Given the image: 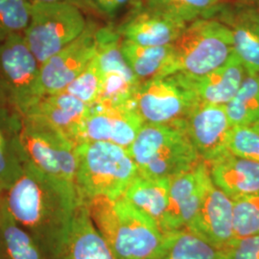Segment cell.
<instances>
[{"mask_svg": "<svg viewBox=\"0 0 259 259\" xmlns=\"http://www.w3.org/2000/svg\"><path fill=\"white\" fill-rule=\"evenodd\" d=\"M90 106L69 93L44 95L24 116L44 121L77 146Z\"/></svg>", "mask_w": 259, "mask_h": 259, "instance_id": "17", "label": "cell"}, {"mask_svg": "<svg viewBox=\"0 0 259 259\" xmlns=\"http://www.w3.org/2000/svg\"><path fill=\"white\" fill-rule=\"evenodd\" d=\"M207 163L201 160L194 169L169 181L168 233L188 230L194 222L201 201L203 175Z\"/></svg>", "mask_w": 259, "mask_h": 259, "instance_id": "19", "label": "cell"}, {"mask_svg": "<svg viewBox=\"0 0 259 259\" xmlns=\"http://www.w3.org/2000/svg\"><path fill=\"white\" fill-rule=\"evenodd\" d=\"M255 7H256V8H257V10H258L259 11V3H257V4L255 5Z\"/></svg>", "mask_w": 259, "mask_h": 259, "instance_id": "38", "label": "cell"}, {"mask_svg": "<svg viewBox=\"0 0 259 259\" xmlns=\"http://www.w3.org/2000/svg\"><path fill=\"white\" fill-rule=\"evenodd\" d=\"M246 75L244 65L234 53L225 65L202 77L184 76L199 103L226 106L238 92Z\"/></svg>", "mask_w": 259, "mask_h": 259, "instance_id": "20", "label": "cell"}, {"mask_svg": "<svg viewBox=\"0 0 259 259\" xmlns=\"http://www.w3.org/2000/svg\"><path fill=\"white\" fill-rule=\"evenodd\" d=\"M235 239L259 235V192L233 201Z\"/></svg>", "mask_w": 259, "mask_h": 259, "instance_id": "30", "label": "cell"}, {"mask_svg": "<svg viewBox=\"0 0 259 259\" xmlns=\"http://www.w3.org/2000/svg\"><path fill=\"white\" fill-rule=\"evenodd\" d=\"M83 11L63 2L32 1L23 36L39 65L79 37L87 27Z\"/></svg>", "mask_w": 259, "mask_h": 259, "instance_id": "7", "label": "cell"}, {"mask_svg": "<svg viewBox=\"0 0 259 259\" xmlns=\"http://www.w3.org/2000/svg\"><path fill=\"white\" fill-rule=\"evenodd\" d=\"M121 50L140 82L176 73L174 45L142 47L122 38Z\"/></svg>", "mask_w": 259, "mask_h": 259, "instance_id": "23", "label": "cell"}, {"mask_svg": "<svg viewBox=\"0 0 259 259\" xmlns=\"http://www.w3.org/2000/svg\"><path fill=\"white\" fill-rule=\"evenodd\" d=\"M47 259H115L94 226L89 207L80 203L65 239Z\"/></svg>", "mask_w": 259, "mask_h": 259, "instance_id": "18", "label": "cell"}, {"mask_svg": "<svg viewBox=\"0 0 259 259\" xmlns=\"http://www.w3.org/2000/svg\"><path fill=\"white\" fill-rule=\"evenodd\" d=\"M98 27L89 21L83 33L40 65L39 85L42 96L63 93L96 54Z\"/></svg>", "mask_w": 259, "mask_h": 259, "instance_id": "11", "label": "cell"}, {"mask_svg": "<svg viewBox=\"0 0 259 259\" xmlns=\"http://www.w3.org/2000/svg\"><path fill=\"white\" fill-rule=\"evenodd\" d=\"M227 147L232 155L259 163V122L232 127Z\"/></svg>", "mask_w": 259, "mask_h": 259, "instance_id": "32", "label": "cell"}, {"mask_svg": "<svg viewBox=\"0 0 259 259\" xmlns=\"http://www.w3.org/2000/svg\"><path fill=\"white\" fill-rule=\"evenodd\" d=\"M32 1H41V2H63L74 5L82 11L95 12L98 13L96 7L94 6L92 0H32ZM99 14V13H98Z\"/></svg>", "mask_w": 259, "mask_h": 259, "instance_id": "35", "label": "cell"}, {"mask_svg": "<svg viewBox=\"0 0 259 259\" xmlns=\"http://www.w3.org/2000/svg\"><path fill=\"white\" fill-rule=\"evenodd\" d=\"M40 65L23 34H14L0 44V107L24 116L42 97Z\"/></svg>", "mask_w": 259, "mask_h": 259, "instance_id": "6", "label": "cell"}, {"mask_svg": "<svg viewBox=\"0 0 259 259\" xmlns=\"http://www.w3.org/2000/svg\"><path fill=\"white\" fill-rule=\"evenodd\" d=\"M2 192H3V191H2V189L0 188V195L2 194Z\"/></svg>", "mask_w": 259, "mask_h": 259, "instance_id": "39", "label": "cell"}, {"mask_svg": "<svg viewBox=\"0 0 259 259\" xmlns=\"http://www.w3.org/2000/svg\"><path fill=\"white\" fill-rule=\"evenodd\" d=\"M20 138L29 163L49 178L76 189L74 143L44 121L32 116H23Z\"/></svg>", "mask_w": 259, "mask_h": 259, "instance_id": "8", "label": "cell"}, {"mask_svg": "<svg viewBox=\"0 0 259 259\" xmlns=\"http://www.w3.org/2000/svg\"><path fill=\"white\" fill-rule=\"evenodd\" d=\"M232 127L225 106L206 103H198L183 124L201 159L207 164L229 153L227 142Z\"/></svg>", "mask_w": 259, "mask_h": 259, "instance_id": "14", "label": "cell"}, {"mask_svg": "<svg viewBox=\"0 0 259 259\" xmlns=\"http://www.w3.org/2000/svg\"><path fill=\"white\" fill-rule=\"evenodd\" d=\"M240 2L243 3H247V4H250V5H256L257 3H259V0H239Z\"/></svg>", "mask_w": 259, "mask_h": 259, "instance_id": "36", "label": "cell"}, {"mask_svg": "<svg viewBox=\"0 0 259 259\" xmlns=\"http://www.w3.org/2000/svg\"><path fill=\"white\" fill-rule=\"evenodd\" d=\"M129 153L139 175L154 180H171L202 160L185 130L169 125L144 123Z\"/></svg>", "mask_w": 259, "mask_h": 259, "instance_id": "4", "label": "cell"}, {"mask_svg": "<svg viewBox=\"0 0 259 259\" xmlns=\"http://www.w3.org/2000/svg\"><path fill=\"white\" fill-rule=\"evenodd\" d=\"M228 254L229 250L181 230L164 234L159 249L150 259H228Z\"/></svg>", "mask_w": 259, "mask_h": 259, "instance_id": "25", "label": "cell"}, {"mask_svg": "<svg viewBox=\"0 0 259 259\" xmlns=\"http://www.w3.org/2000/svg\"><path fill=\"white\" fill-rule=\"evenodd\" d=\"M143 3L149 8L189 24L197 19L211 18L220 0H143Z\"/></svg>", "mask_w": 259, "mask_h": 259, "instance_id": "28", "label": "cell"}, {"mask_svg": "<svg viewBox=\"0 0 259 259\" xmlns=\"http://www.w3.org/2000/svg\"><path fill=\"white\" fill-rule=\"evenodd\" d=\"M232 127L259 122V75H246L238 92L226 106Z\"/></svg>", "mask_w": 259, "mask_h": 259, "instance_id": "27", "label": "cell"}, {"mask_svg": "<svg viewBox=\"0 0 259 259\" xmlns=\"http://www.w3.org/2000/svg\"><path fill=\"white\" fill-rule=\"evenodd\" d=\"M0 259H46L32 235L10 214L1 195Z\"/></svg>", "mask_w": 259, "mask_h": 259, "instance_id": "26", "label": "cell"}, {"mask_svg": "<svg viewBox=\"0 0 259 259\" xmlns=\"http://www.w3.org/2000/svg\"><path fill=\"white\" fill-rule=\"evenodd\" d=\"M211 18L224 23L232 33L234 52L248 74L259 75V11L243 2L219 4Z\"/></svg>", "mask_w": 259, "mask_h": 259, "instance_id": "15", "label": "cell"}, {"mask_svg": "<svg viewBox=\"0 0 259 259\" xmlns=\"http://www.w3.org/2000/svg\"><path fill=\"white\" fill-rule=\"evenodd\" d=\"M228 259H259V235L234 241Z\"/></svg>", "mask_w": 259, "mask_h": 259, "instance_id": "33", "label": "cell"}, {"mask_svg": "<svg viewBox=\"0 0 259 259\" xmlns=\"http://www.w3.org/2000/svg\"><path fill=\"white\" fill-rule=\"evenodd\" d=\"M139 1L140 3H143V0H139Z\"/></svg>", "mask_w": 259, "mask_h": 259, "instance_id": "40", "label": "cell"}, {"mask_svg": "<svg viewBox=\"0 0 259 259\" xmlns=\"http://www.w3.org/2000/svg\"><path fill=\"white\" fill-rule=\"evenodd\" d=\"M199 103L181 73L141 82L131 104L143 123L183 127Z\"/></svg>", "mask_w": 259, "mask_h": 259, "instance_id": "9", "label": "cell"}, {"mask_svg": "<svg viewBox=\"0 0 259 259\" xmlns=\"http://www.w3.org/2000/svg\"><path fill=\"white\" fill-rule=\"evenodd\" d=\"M143 124L131 103L120 106L95 103L90 106L78 144L103 141L129 151Z\"/></svg>", "mask_w": 259, "mask_h": 259, "instance_id": "13", "label": "cell"}, {"mask_svg": "<svg viewBox=\"0 0 259 259\" xmlns=\"http://www.w3.org/2000/svg\"><path fill=\"white\" fill-rule=\"evenodd\" d=\"M122 37L116 28L105 26L96 32V55L101 67L103 84L96 103L119 106L132 101L140 84L121 50Z\"/></svg>", "mask_w": 259, "mask_h": 259, "instance_id": "10", "label": "cell"}, {"mask_svg": "<svg viewBox=\"0 0 259 259\" xmlns=\"http://www.w3.org/2000/svg\"><path fill=\"white\" fill-rule=\"evenodd\" d=\"M76 154L75 186L80 203L87 204L97 197L116 199L139 175L129 151L116 144L83 142L76 146Z\"/></svg>", "mask_w": 259, "mask_h": 259, "instance_id": "3", "label": "cell"}, {"mask_svg": "<svg viewBox=\"0 0 259 259\" xmlns=\"http://www.w3.org/2000/svg\"><path fill=\"white\" fill-rule=\"evenodd\" d=\"M102 84V71L98 57L95 54L89 65L64 92L71 94L88 106H93L99 99Z\"/></svg>", "mask_w": 259, "mask_h": 259, "instance_id": "29", "label": "cell"}, {"mask_svg": "<svg viewBox=\"0 0 259 259\" xmlns=\"http://www.w3.org/2000/svg\"><path fill=\"white\" fill-rule=\"evenodd\" d=\"M88 207L94 226L115 259H150L163 239L157 225L122 195L97 197Z\"/></svg>", "mask_w": 259, "mask_h": 259, "instance_id": "2", "label": "cell"}, {"mask_svg": "<svg viewBox=\"0 0 259 259\" xmlns=\"http://www.w3.org/2000/svg\"><path fill=\"white\" fill-rule=\"evenodd\" d=\"M186 26L142 3L130 11L116 30L122 38L139 46L162 47L173 45Z\"/></svg>", "mask_w": 259, "mask_h": 259, "instance_id": "16", "label": "cell"}, {"mask_svg": "<svg viewBox=\"0 0 259 259\" xmlns=\"http://www.w3.org/2000/svg\"><path fill=\"white\" fill-rule=\"evenodd\" d=\"M188 231L227 250L236 240L233 229V201L213 184L208 165L203 175L198 212Z\"/></svg>", "mask_w": 259, "mask_h": 259, "instance_id": "12", "label": "cell"}, {"mask_svg": "<svg viewBox=\"0 0 259 259\" xmlns=\"http://www.w3.org/2000/svg\"><path fill=\"white\" fill-rule=\"evenodd\" d=\"M22 118L0 107V188L9 189L24 171L28 159L21 143Z\"/></svg>", "mask_w": 259, "mask_h": 259, "instance_id": "22", "label": "cell"}, {"mask_svg": "<svg viewBox=\"0 0 259 259\" xmlns=\"http://www.w3.org/2000/svg\"><path fill=\"white\" fill-rule=\"evenodd\" d=\"M208 165L213 184L232 201L259 192V163L230 152Z\"/></svg>", "mask_w": 259, "mask_h": 259, "instance_id": "21", "label": "cell"}, {"mask_svg": "<svg viewBox=\"0 0 259 259\" xmlns=\"http://www.w3.org/2000/svg\"><path fill=\"white\" fill-rule=\"evenodd\" d=\"M1 195H0V216H1Z\"/></svg>", "mask_w": 259, "mask_h": 259, "instance_id": "37", "label": "cell"}, {"mask_svg": "<svg viewBox=\"0 0 259 259\" xmlns=\"http://www.w3.org/2000/svg\"><path fill=\"white\" fill-rule=\"evenodd\" d=\"M30 6L31 0H0V44L14 34H23Z\"/></svg>", "mask_w": 259, "mask_h": 259, "instance_id": "31", "label": "cell"}, {"mask_svg": "<svg viewBox=\"0 0 259 259\" xmlns=\"http://www.w3.org/2000/svg\"><path fill=\"white\" fill-rule=\"evenodd\" d=\"M169 181L154 180L139 174L123 194L136 208L154 221L163 235L168 233Z\"/></svg>", "mask_w": 259, "mask_h": 259, "instance_id": "24", "label": "cell"}, {"mask_svg": "<svg viewBox=\"0 0 259 259\" xmlns=\"http://www.w3.org/2000/svg\"><path fill=\"white\" fill-rule=\"evenodd\" d=\"M2 200L46 259L65 239L79 204L74 187L49 178L29 162L19 180L2 192Z\"/></svg>", "mask_w": 259, "mask_h": 259, "instance_id": "1", "label": "cell"}, {"mask_svg": "<svg viewBox=\"0 0 259 259\" xmlns=\"http://www.w3.org/2000/svg\"><path fill=\"white\" fill-rule=\"evenodd\" d=\"M173 45L176 73L191 78L211 72L235 53L230 29L215 18L197 19L187 24Z\"/></svg>", "mask_w": 259, "mask_h": 259, "instance_id": "5", "label": "cell"}, {"mask_svg": "<svg viewBox=\"0 0 259 259\" xmlns=\"http://www.w3.org/2000/svg\"><path fill=\"white\" fill-rule=\"evenodd\" d=\"M99 14L108 18H115L122 11L131 10L141 5L139 0H92Z\"/></svg>", "mask_w": 259, "mask_h": 259, "instance_id": "34", "label": "cell"}]
</instances>
